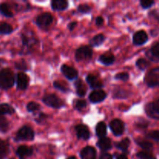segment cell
Here are the masks:
<instances>
[{"label": "cell", "mask_w": 159, "mask_h": 159, "mask_svg": "<svg viewBox=\"0 0 159 159\" xmlns=\"http://www.w3.org/2000/svg\"><path fill=\"white\" fill-rule=\"evenodd\" d=\"M76 26H77V23H76V22H72V23H71L68 25V29H69L70 30H73L76 27Z\"/></svg>", "instance_id": "47"}, {"label": "cell", "mask_w": 159, "mask_h": 159, "mask_svg": "<svg viewBox=\"0 0 159 159\" xmlns=\"http://www.w3.org/2000/svg\"><path fill=\"white\" fill-rule=\"evenodd\" d=\"M147 138L159 141V130H154V131L150 132L147 134Z\"/></svg>", "instance_id": "40"}, {"label": "cell", "mask_w": 159, "mask_h": 159, "mask_svg": "<svg viewBox=\"0 0 159 159\" xmlns=\"http://www.w3.org/2000/svg\"><path fill=\"white\" fill-rule=\"evenodd\" d=\"M93 57V50L89 46H82L75 52V58L78 61L89 60Z\"/></svg>", "instance_id": "5"}, {"label": "cell", "mask_w": 159, "mask_h": 159, "mask_svg": "<svg viewBox=\"0 0 159 159\" xmlns=\"http://www.w3.org/2000/svg\"><path fill=\"white\" fill-rule=\"evenodd\" d=\"M15 113V110L12 108V106L8 103L0 104V116L6 114H12Z\"/></svg>", "instance_id": "25"}, {"label": "cell", "mask_w": 159, "mask_h": 159, "mask_svg": "<svg viewBox=\"0 0 159 159\" xmlns=\"http://www.w3.org/2000/svg\"><path fill=\"white\" fill-rule=\"evenodd\" d=\"M2 64H4V61H3L2 59L0 58V67H1L2 65Z\"/></svg>", "instance_id": "49"}, {"label": "cell", "mask_w": 159, "mask_h": 159, "mask_svg": "<svg viewBox=\"0 0 159 159\" xmlns=\"http://www.w3.org/2000/svg\"><path fill=\"white\" fill-rule=\"evenodd\" d=\"M92 8L89 5H79L78 7V11L81 13H89L91 11Z\"/></svg>", "instance_id": "35"}, {"label": "cell", "mask_w": 159, "mask_h": 159, "mask_svg": "<svg viewBox=\"0 0 159 159\" xmlns=\"http://www.w3.org/2000/svg\"><path fill=\"white\" fill-rule=\"evenodd\" d=\"M53 85H54V88L57 89H58V90H60V91L63 92V93H66V92L68 91V89L67 88L66 86H65V85H62L61 82H57V81H56V82H54Z\"/></svg>", "instance_id": "38"}, {"label": "cell", "mask_w": 159, "mask_h": 159, "mask_svg": "<svg viewBox=\"0 0 159 159\" xmlns=\"http://www.w3.org/2000/svg\"><path fill=\"white\" fill-rule=\"evenodd\" d=\"M61 70V72L63 73L64 75L69 80H73V79L77 78L78 71L72 67L68 66L67 65H63Z\"/></svg>", "instance_id": "12"}, {"label": "cell", "mask_w": 159, "mask_h": 159, "mask_svg": "<svg viewBox=\"0 0 159 159\" xmlns=\"http://www.w3.org/2000/svg\"><path fill=\"white\" fill-rule=\"evenodd\" d=\"M12 30H13V29H12V26L9 25V23H2L0 24V34L6 35V34H11Z\"/></svg>", "instance_id": "30"}, {"label": "cell", "mask_w": 159, "mask_h": 159, "mask_svg": "<svg viewBox=\"0 0 159 159\" xmlns=\"http://www.w3.org/2000/svg\"><path fill=\"white\" fill-rule=\"evenodd\" d=\"M115 61V57L112 53L107 52L106 54H102V55L99 57V61L101 62L102 64L105 65H110L114 62Z\"/></svg>", "instance_id": "19"}, {"label": "cell", "mask_w": 159, "mask_h": 159, "mask_svg": "<svg viewBox=\"0 0 159 159\" xmlns=\"http://www.w3.org/2000/svg\"><path fill=\"white\" fill-rule=\"evenodd\" d=\"M158 102H159V100H158Z\"/></svg>", "instance_id": "52"}, {"label": "cell", "mask_w": 159, "mask_h": 159, "mask_svg": "<svg viewBox=\"0 0 159 159\" xmlns=\"http://www.w3.org/2000/svg\"><path fill=\"white\" fill-rule=\"evenodd\" d=\"M103 22H104L103 19H102L101 16L97 17V18H96V25H97V26H101V25L103 23Z\"/></svg>", "instance_id": "46"}, {"label": "cell", "mask_w": 159, "mask_h": 159, "mask_svg": "<svg viewBox=\"0 0 159 159\" xmlns=\"http://www.w3.org/2000/svg\"><path fill=\"white\" fill-rule=\"evenodd\" d=\"M106 98H107V93L103 90H95L92 92L89 96V99L93 103H98V102H102Z\"/></svg>", "instance_id": "9"}, {"label": "cell", "mask_w": 159, "mask_h": 159, "mask_svg": "<svg viewBox=\"0 0 159 159\" xmlns=\"http://www.w3.org/2000/svg\"><path fill=\"white\" fill-rule=\"evenodd\" d=\"M9 128V123L6 117L0 116V132L6 133Z\"/></svg>", "instance_id": "29"}, {"label": "cell", "mask_w": 159, "mask_h": 159, "mask_svg": "<svg viewBox=\"0 0 159 159\" xmlns=\"http://www.w3.org/2000/svg\"><path fill=\"white\" fill-rule=\"evenodd\" d=\"M34 138V132L31 127L24 126L18 130L16 141H32Z\"/></svg>", "instance_id": "3"}, {"label": "cell", "mask_w": 159, "mask_h": 159, "mask_svg": "<svg viewBox=\"0 0 159 159\" xmlns=\"http://www.w3.org/2000/svg\"><path fill=\"white\" fill-rule=\"evenodd\" d=\"M80 155L82 159H96V149L93 147H90V146H87L81 151Z\"/></svg>", "instance_id": "16"}, {"label": "cell", "mask_w": 159, "mask_h": 159, "mask_svg": "<svg viewBox=\"0 0 159 159\" xmlns=\"http://www.w3.org/2000/svg\"><path fill=\"white\" fill-rule=\"evenodd\" d=\"M15 82V76L13 72L9 68L0 70V89H9L12 88Z\"/></svg>", "instance_id": "1"}, {"label": "cell", "mask_w": 159, "mask_h": 159, "mask_svg": "<svg viewBox=\"0 0 159 159\" xmlns=\"http://www.w3.org/2000/svg\"><path fill=\"white\" fill-rule=\"evenodd\" d=\"M96 133L100 138H104L107 134V125L104 122H99L96 127Z\"/></svg>", "instance_id": "26"}, {"label": "cell", "mask_w": 159, "mask_h": 159, "mask_svg": "<svg viewBox=\"0 0 159 159\" xmlns=\"http://www.w3.org/2000/svg\"><path fill=\"white\" fill-rule=\"evenodd\" d=\"M26 109L29 112H35L40 109V105L35 102H30L26 106Z\"/></svg>", "instance_id": "34"}, {"label": "cell", "mask_w": 159, "mask_h": 159, "mask_svg": "<svg viewBox=\"0 0 159 159\" xmlns=\"http://www.w3.org/2000/svg\"><path fill=\"white\" fill-rule=\"evenodd\" d=\"M99 159H113V157H112V155L110 154L104 153L101 155Z\"/></svg>", "instance_id": "45"}, {"label": "cell", "mask_w": 159, "mask_h": 159, "mask_svg": "<svg viewBox=\"0 0 159 159\" xmlns=\"http://www.w3.org/2000/svg\"><path fill=\"white\" fill-rule=\"evenodd\" d=\"M33 154V148L26 145H21L17 148L16 155L20 159H25L31 156Z\"/></svg>", "instance_id": "14"}, {"label": "cell", "mask_w": 159, "mask_h": 159, "mask_svg": "<svg viewBox=\"0 0 159 159\" xmlns=\"http://www.w3.org/2000/svg\"><path fill=\"white\" fill-rule=\"evenodd\" d=\"M43 102L48 107L56 109L61 108V107H63L65 106V102L62 101V99H61L60 98H58L54 94L46 95L45 96H43Z\"/></svg>", "instance_id": "4"}, {"label": "cell", "mask_w": 159, "mask_h": 159, "mask_svg": "<svg viewBox=\"0 0 159 159\" xmlns=\"http://www.w3.org/2000/svg\"><path fill=\"white\" fill-rule=\"evenodd\" d=\"M116 159H128V158H127V157L125 155H120L117 157V158Z\"/></svg>", "instance_id": "48"}, {"label": "cell", "mask_w": 159, "mask_h": 159, "mask_svg": "<svg viewBox=\"0 0 159 159\" xmlns=\"http://www.w3.org/2000/svg\"><path fill=\"white\" fill-rule=\"evenodd\" d=\"M144 81L149 87H159V67L148 71Z\"/></svg>", "instance_id": "2"}, {"label": "cell", "mask_w": 159, "mask_h": 159, "mask_svg": "<svg viewBox=\"0 0 159 159\" xmlns=\"http://www.w3.org/2000/svg\"><path fill=\"white\" fill-rule=\"evenodd\" d=\"M75 131L77 134L78 138L80 139L88 140L90 137V133L89 128L85 125L79 124L75 127Z\"/></svg>", "instance_id": "15"}, {"label": "cell", "mask_w": 159, "mask_h": 159, "mask_svg": "<svg viewBox=\"0 0 159 159\" xmlns=\"http://www.w3.org/2000/svg\"><path fill=\"white\" fill-rule=\"evenodd\" d=\"M0 13L6 17L13 16V13L10 9L9 4L6 2H2L0 4Z\"/></svg>", "instance_id": "24"}, {"label": "cell", "mask_w": 159, "mask_h": 159, "mask_svg": "<svg viewBox=\"0 0 159 159\" xmlns=\"http://www.w3.org/2000/svg\"><path fill=\"white\" fill-rule=\"evenodd\" d=\"M149 15H150L151 16L153 17V18H155V20H157L159 22V9H155V10L152 11Z\"/></svg>", "instance_id": "43"}, {"label": "cell", "mask_w": 159, "mask_h": 159, "mask_svg": "<svg viewBox=\"0 0 159 159\" xmlns=\"http://www.w3.org/2000/svg\"><path fill=\"white\" fill-rule=\"evenodd\" d=\"M127 96L128 94L127 92L124 89H116V92L114 93V97L116 98H126L127 97Z\"/></svg>", "instance_id": "36"}, {"label": "cell", "mask_w": 159, "mask_h": 159, "mask_svg": "<svg viewBox=\"0 0 159 159\" xmlns=\"http://www.w3.org/2000/svg\"><path fill=\"white\" fill-rule=\"evenodd\" d=\"M75 86L76 88V93L77 95L80 97H83L86 93V88L82 81L81 79H78L75 82Z\"/></svg>", "instance_id": "22"}, {"label": "cell", "mask_w": 159, "mask_h": 159, "mask_svg": "<svg viewBox=\"0 0 159 159\" xmlns=\"http://www.w3.org/2000/svg\"><path fill=\"white\" fill-rule=\"evenodd\" d=\"M147 56L152 61L159 62V42L154 43L147 52Z\"/></svg>", "instance_id": "13"}, {"label": "cell", "mask_w": 159, "mask_h": 159, "mask_svg": "<svg viewBox=\"0 0 159 159\" xmlns=\"http://www.w3.org/2000/svg\"><path fill=\"white\" fill-rule=\"evenodd\" d=\"M53 19L54 18L51 14L48 13V12H44L37 17L36 23L39 27L47 28L52 23Z\"/></svg>", "instance_id": "6"}, {"label": "cell", "mask_w": 159, "mask_h": 159, "mask_svg": "<svg viewBox=\"0 0 159 159\" xmlns=\"http://www.w3.org/2000/svg\"><path fill=\"white\" fill-rule=\"evenodd\" d=\"M29 77L25 73L20 72L16 76V85L19 89H26L29 85Z\"/></svg>", "instance_id": "10"}, {"label": "cell", "mask_w": 159, "mask_h": 159, "mask_svg": "<svg viewBox=\"0 0 159 159\" xmlns=\"http://www.w3.org/2000/svg\"><path fill=\"white\" fill-rule=\"evenodd\" d=\"M9 152V144L5 141L0 139V159H6Z\"/></svg>", "instance_id": "23"}, {"label": "cell", "mask_w": 159, "mask_h": 159, "mask_svg": "<svg viewBox=\"0 0 159 159\" xmlns=\"http://www.w3.org/2000/svg\"><path fill=\"white\" fill-rule=\"evenodd\" d=\"M105 40V36L102 34H98L95 36L92 40H90V45L92 47H97L102 44Z\"/></svg>", "instance_id": "28"}, {"label": "cell", "mask_w": 159, "mask_h": 159, "mask_svg": "<svg viewBox=\"0 0 159 159\" xmlns=\"http://www.w3.org/2000/svg\"><path fill=\"white\" fill-rule=\"evenodd\" d=\"M148 40V37L145 31L139 30L134 34L133 42L135 45H143Z\"/></svg>", "instance_id": "11"}, {"label": "cell", "mask_w": 159, "mask_h": 159, "mask_svg": "<svg viewBox=\"0 0 159 159\" xmlns=\"http://www.w3.org/2000/svg\"><path fill=\"white\" fill-rule=\"evenodd\" d=\"M136 65H137V67L139 68V69L144 71V70H145L146 68L149 66V63L148 61L145 60V59L140 58L137 61Z\"/></svg>", "instance_id": "32"}, {"label": "cell", "mask_w": 159, "mask_h": 159, "mask_svg": "<svg viewBox=\"0 0 159 159\" xmlns=\"http://www.w3.org/2000/svg\"><path fill=\"white\" fill-rule=\"evenodd\" d=\"M135 142L137 143L138 145H139L141 148L144 149V150L149 151L152 148V147H153V144H152V143L149 142V141H145V140L144 139H141V138H137V139L135 140Z\"/></svg>", "instance_id": "27"}, {"label": "cell", "mask_w": 159, "mask_h": 159, "mask_svg": "<svg viewBox=\"0 0 159 159\" xmlns=\"http://www.w3.org/2000/svg\"><path fill=\"white\" fill-rule=\"evenodd\" d=\"M86 102L85 100H78L75 103V108L78 110H82L84 108L86 107Z\"/></svg>", "instance_id": "42"}, {"label": "cell", "mask_w": 159, "mask_h": 159, "mask_svg": "<svg viewBox=\"0 0 159 159\" xmlns=\"http://www.w3.org/2000/svg\"><path fill=\"white\" fill-rule=\"evenodd\" d=\"M97 146L102 151H108L112 148L111 141L108 138L104 137L99 140V141L97 142Z\"/></svg>", "instance_id": "21"}, {"label": "cell", "mask_w": 159, "mask_h": 159, "mask_svg": "<svg viewBox=\"0 0 159 159\" xmlns=\"http://www.w3.org/2000/svg\"><path fill=\"white\" fill-rule=\"evenodd\" d=\"M110 127L113 134L116 136H120L124 132V124L120 120H113L110 122Z\"/></svg>", "instance_id": "8"}, {"label": "cell", "mask_w": 159, "mask_h": 159, "mask_svg": "<svg viewBox=\"0 0 159 159\" xmlns=\"http://www.w3.org/2000/svg\"><path fill=\"white\" fill-rule=\"evenodd\" d=\"M67 159H77L75 158V157H73V156H71V157H69V158H67Z\"/></svg>", "instance_id": "50"}, {"label": "cell", "mask_w": 159, "mask_h": 159, "mask_svg": "<svg viewBox=\"0 0 159 159\" xmlns=\"http://www.w3.org/2000/svg\"><path fill=\"white\" fill-rule=\"evenodd\" d=\"M145 113L150 118L159 120V106L155 102H149L145 106Z\"/></svg>", "instance_id": "7"}, {"label": "cell", "mask_w": 159, "mask_h": 159, "mask_svg": "<svg viewBox=\"0 0 159 159\" xmlns=\"http://www.w3.org/2000/svg\"><path fill=\"white\" fill-rule=\"evenodd\" d=\"M21 40L23 46L24 48H27V49L32 48L35 44L36 42H37V40H36V39L34 37H30V36H27L26 34H22Z\"/></svg>", "instance_id": "20"}, {"label": "cell", "mask_w": 159, "mask_h": 159, "mask_svg": "<svg viewBox=\"0 0 159 159\" xmlns=\"http://www.w3.org/2000/svg\"><path fill=\"white\" fill-rule=\"evenodd\" d=\"M86 81L89 85H90V87L93 89H96L98 90V89H100L102 87V82L93 75H89L86 77Z\"/></svg>", "instance_id": "17"}, {"label": "cell", "mask_w": 159, "mask_h": 159, "mask_svg": "<svg viewBox=\"0 0 159 159\" xmlns=\"http://www.w3.org/2000/svg\"><path fill=\"white\" fill-rule=\"evenodd\" d=\"M129 145H130V140L128 138H125V139H123L122 141H120L118 144H116V147L119 150L123 151V152H126L127 150V148H128Z\"/></svg>", "instance_id": "31"}, {"label": "cell", "mask_w": 159, "mask_h": 159, "mask_svg": "<svg viewBox=\"0 0 159 159\" xmlns=\"http://www.w3.org/2000/svg\"><path fill=\"white\" fill-rule=\"evenodd\" d=\"M15 67L19 70H23V71L27 70V65H26L24 61H20L16 62Z\"/></svg>", "instance_id": "39"}, {"label": "cell", "mask_w": 159, "mask_h": 159, "mask_svg": "<svg viewBox=\"0 0 159 159\" xmlns=\"http://www.w3.org/2000/svg\"><path fill=\"white\" fill-rule=\"evenodd\" d=\"M68 2L65 0H54L51 2V7L54 10L62 11L68 8Z\"/></svg>", "instance_id": "18"}, {"label": "cell", "mask_w": 159, "mask_h": 159, "mask_svg": "<svg viewBox=\"0 0 159 159\" xmlns=\"http://www.w3.org/2000/svg\"><path fill=\"white\" fill-rule=\"evenodd\" d=\"M137 157L140 159H157L152 154L148 152H140L137 154Z\"/></svg>", "instance_id": "33"}, {"label": "cell", "mask_w": 159, "mask_h": 159, "mask_svg": "<svg viewBox=\"0 0 159 159\" xmlns=\"http://www.w3.org/2000/svg\"><path fill=\"white\" fill-rule=\"evenodd\" d=\"M137 125L140 127H146L148 125V122L144 120H141L137 124Z\"/></svg>", "instance_id": "44"}, {"label": "cell", "mask_w": 159, "mask_h": 159, "mask_svg": "<svg viewBox=\"0 0 159 159\" xmlns=\"http://www.w3.org/2000/svg\"><path fill=\"white\" fill-rule=\"evenodd\" d=\"M140 3H141V6H142L143 9H148V8L152 7L155 4V2L148 1V0H142Z\"/></svg>", "instance_id": "41"}, {"label": "cell", "mask_w": 159, "mask_h": 159, "mask_svg": "<svg viewBox=\"0 0 159 159\" xmlns=\"http://www.w3.org/2000/svg\"><path fill=\"white\" fill-rule=\"evenodd\" d=\"M115 79H118V80L124 81V82H127L129 79V75L128 73L127 72L118 73V74H116V76H115Z\"/></svg>", "instance_id": "37"}, {"label": "cell", "mask_w": 159, "mask_h": 159, "mask_svg": "<svg viewBox=\"0 0 159 159\" xmlns=\"http://www.w3.org/2000/svg\"><path fill=\"white\" fill-rule=\"evenodd\" d=\"M11 159H14V158H11Z\"/></svg>", "instance_id": "51"}]
</instances>
